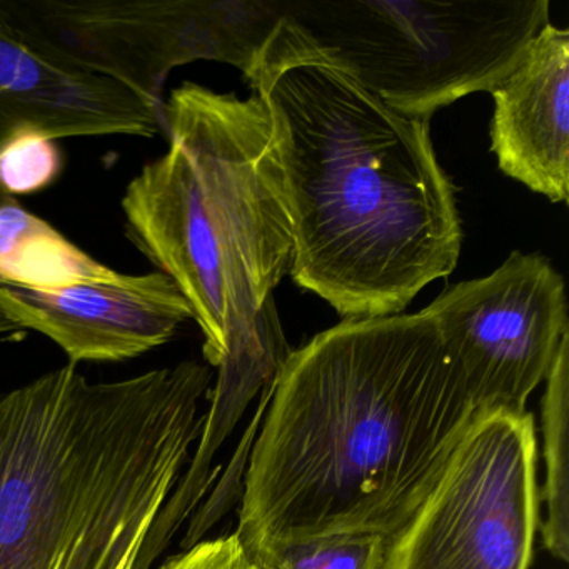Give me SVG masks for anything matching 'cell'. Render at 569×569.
I'll list each match as a JSON object with an SVG mask.
<instances>
[{
    "mask_svg": "<svg viewBox=\"0 0 569 569\" xmlns=\"http://www.w3.org/2000/svg\"><path fill=\"white\" fill-rule=\"evenodd\" d=\"M208 366L0 395V569H136L201 438Z\"/></svg>",
    "mask_w": 569,
    "mask_h": 569,
    "instance_id": "3957f363",
    "label": "cell"
},
{
    "mask_svg": "<svg viewBox=\"0 0 569 569\" xmlns=\"http://www.w3.org/2000/svg\"><path fill=\"white\" fill-rule=\"evenodd\" d=\"M246 79L271 119L299 288L345 319L386 318L455 271L461 219L429 121L386 106L288 16Z\"/></svg>",
    "mask_w": 569,
    "mask_h": 569,
    "instance_id": "7a4b0ae2",
    "label": "cell"
},
{
    "mask_svg": "<svg viewBox=\"0 0 569 569\" xmlns=\"http://www.w3.org/2000/svg\"><path fill=\"white\" fill-rule=\"evenodd\" d=\"M531 412L478 415L381 569H529L538 529Z\"/></svg>",
    "mask_w": 569,
    "mask_h": 569,
    "instance_id": "52a82bcc",
    "label": "cell"
},
{
    "mask_svg": "<svg viewBox=\"0 0 569 569\" xmlns=\"http://www.w3.org/2000/svg\"><path fill=\"white\" fill-rule=\"evenodd\" d=\"M158 569H262L242 545L238 532L201 539L166 559Z\"/></svg>",
    "mask_w": 569,
    "mask_h": 569,
    "instance_id": "2e32d148",
    "label": "cell"
},
{
    "mask_svg": "<svg viewBox=\"0 0 569 569\" xmlns=\"http://www.w3.org/2000/svg\"><path fill=\"white\" fill-rule=\"evenodd\" d=\"M421 312L458 365L476 416L526 412L569 335L565 279L548 259L519 251L485 278L449 284Z\"/></svg>",
    "mask_w": 569,
    "mask_h": 569,
    "instance_id": "ba28073f",
    "label": "cell"
},
{
    "mask_svg": "<svg viewBox=\"0 0 569 569\" xmlns=\"http://www.w3.org/2000/svg\"><path fill=\"white\" fill-rule=\"evenodd\" d=\"M428 316L345 319L292 351L252 445L246 549L335 535L391 539L475 421Z\"/></svg>",
    "mask_w": 569,
    "mask_h": 569,
    "instance_id": "6da1fadb",
    "label": "cell"
},
{
    "mask_svg": "<svg viewBox=\"0 0 569 569\" xmlns=\"http://www.w3.org/2000/svg\"><path fill=\"white\" fill-rule=\"evenodd\" d=\"M388 539L335 535L248 549L262 569H381Z\"/></svg>",
    "mask_w": 569,
    "mask_h": 569,
    "instance_id": "5bb4252c",
    "label": "cell"
},
{
    "mask_svg": "<svg viewBox=\"0 0 569 569\" xmlns=\"http://www.w3.org/2000/svg\"><path fill=\"white\" fill-rule=\"evenodd\" d=\"M545 381L541 421L546 466L542 501L546 516L541 535L549 555L566 562L569 559V335L562 339Z\"/></svg>",
    "mask_w": 569,
    "mask_h": 569,
    "instance_id": "4fadbf2b",
    "label": "cell"
},
{
    "mask_svg": "<svg viewBox=\"0 0 569 569\" xmlns=\"http://www.w3.org/2000/svg\"><path fill=\"white\" fill-rule=\"evenodd\" d=\"M491 94V151L499 169L551 202H568V29L545 26Z\"/></svg>",
    "mask_w": 569,
    "mask_h": 569,
    "instance_id": "8fae6325",
    "label": "cell"
},
{
    "mask_svg": "<svg viewBox=\"0 0 569 569\" xmlns=\"http://www.w3.org/2000/svg\"><path fill=\"white\" fill-rule=\"evenodd\" d=\"M24 132L151 139L164 124L128 89L61 64L0 18V148Z\"/></svg>",
    "mask_w": 569,
    "mask_h": 569,
    "instance_id": "30bf717a",
    "label": "cell"
},
{
    "mask_svg": "<svg viewBox=\"0 0 569 569\" xmlns=\"http://www.w3.org/2000/svg\"><path fill=\"white\" fill-rule=\"evenodd\" d=\"M0 312L18 331L48 336L74 366L138 358L168 345L182 325L194 321L184 296L158 271L61 291L0 286Z\"/></svg>",
    "mask_w": 569,
    "mask_h": 569,
    "instance_id": "9c48e42d",
    "label": "cell"
},
{
    "mask_svg": "<svg viewBox=\"0 0 569 569\" xmlns=\"http://www.w3.org/2000/svg\"><path fill=\"white\" fill-rule=\"evenodd\" d=\"M0 18L61 64L128 89L164 124L169 74L216 61L248 78L286 0H0Z\"/></svg>",
    "mask_w": 569,
    "mask_h": 569,
    "instance_id": "8992f818",
    "label": "cell"
},
{
    "mask_svg": "<svg viewBox=\"0 0 569 569\" xmlns=\"http://www.w3.org/2000/svg\"><path fill=\"white\" fill-rule=\"evenodd\" d=\"M166 154L122 196L126 236L179 289L218 368L289 274L295 252L271 119L184 82L166 101Z\"/></svg>",
    "mask_w": 569,
    "mask_h": 569,
    "instance_id": "277c9868",
    "label": "cell"
},
{
    "mask_svg": "<svg viewBox=\"0 0 569 569\" xmlns=\"http://www.w3.org/2000/svg\"><path fill=\"white\" fill-rule=\"evenodd\" d=\"M14 198L0 196V286L61 291L91 282L124 281Z\"/></svg>",
    "mask_w": 569,
    "mask_h": 569,
    "instance_id": "7c38bea8",
    "label": "cell"
},
{
    "mask_svg": "<svg viewBox=\"0 0 569 569\" xmlns=\"http://www.w3.org/2000/svg\"><path fill=\"white\" fill-rule=\"evenodd\" d=\"M64 169L56 139L38 132L16 136L0 148V196L36 194L51 188Z\"/></svg>",
    "mask_w": 569,
    "mask_h": 569,
    "instance_id": "9a60e30c",
    "label": "cell"
},
{
    "mask_svg": "<svg viewBox=\"0 0 569 569\" xmlns=\"http://www.w3.org/2000/svg\"><path fill=\"white\" fill-rule=\"evenodd\" d=\"M286 16L386 106L431 121L515 71L549 2L286 0Z\"/></svg>",
    "mask_w": 569,
    "mask_h": 569,
    "instance_id": "5b68a950",
    "label": "cell"
},
{
    "mask_svg": "<svg viewBox=\"0 0 569 569\" xmlns=\"http://www.w3.org/2000/svg\"><path fill=\"white\" fill-rule=\"evenodd\" d=\"M14 331H18L16 326L12 325V322H9L8 319L2 316V312H0V335H8V332Z\"/></svg>",
    "mask_w": 569,
    "mask_h": 569,
    "instance_id": "e0dca14e",
    "label": "cell"
}]
</instances>
